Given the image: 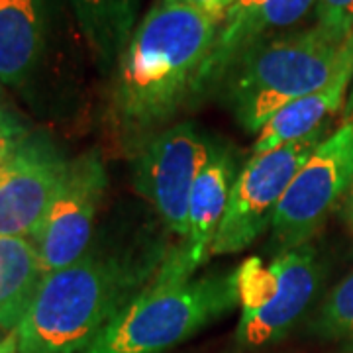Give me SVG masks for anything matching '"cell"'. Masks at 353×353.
<instances>
[{
  "instance_id": "cell-1",
  "label": "cell",
  "mask_w": 353,
  "mask_h": 353,
  "mask_svg": "<svg viewBox=\"0 0 353 353\" xmlns=\"http://www.w3.org/2000/svg\"><path fill=\"white\" fill-rule=\"evenodd\" d=\"M218 16L157 0L114 69L112 110L124 139L143 141L192 101L220 26Z\"/></svg>"
},
{
  "instance_id": "cell-2",
  "label": "cell",
  "mask_w": 353,
  "mask_h": 353,
  "mask_svg": "<svg viewBox=\"0 0 353 353\" xmlns=\"http://www.w3.org/2000/svg\"><path fill=\"white\" fill-rule=\"evenodd\" d=\"M148 271L88 252L48 273L16 330L18 353H83L139 292Z\"/></svg>"
},
{
  "instance_id": "cell-3",
  "label": "cell",
  "mask_w": 353,
  "mask_h": 353,
  "mask_svg": "<svg viewBox=\"0 0 353 353\" xmlns=\"http://www.w3.org/2000/svg\"><path fill=\"white\" fill-rule=\"evenodd\" d=\"M340 48L318 26L283 34L250 51L218 90L243 132L257 134L283 106L328 83Z\"/></svg>"
},
{
  "instance_id": "cell-4",
  "label": "cell",
  "mask_w": 353,
  "mask_h": 353,
  "mask_svg": "<svg viewBox=\"0 0 353 353\" xmlns=\"http://www.w3.org/2000/svg\"><path fill=\"white\" fill-rule=\"evenodd\" d=\"M236 304V271L185 283H153L114 316L83 353H163Z\"/></svg>"
},
{
  "instance_id": "cell-5",
  "label": "cell",
  "mask_w": 353,
  "mask_h": 353,
  "mask_svg": "<svg viewBox=\"0 0 353 353\" xmlns=\"http://www.w3.org/2000/svg\"><path fill=\"white\" fill-rule=\"evenodd\" d=\"M241 343L259 347L279 340L314 299L322 269L316 250L306 243L283 252L271 263L250 257L236 271Z\"/></svg>"
},
{
  "instance_id": "cell-6",
  "label": "cell",
  "mask_w": 353,
  "mask_h": 353,
  "mask_svg": "<svg viewBox=\"0 0 353 353\" xmlns=\"http://www.w3.org/2000/svg\"><path fill=\"white\" fill-rule=\"evenodd\" d=\"M326 128L277 150L253 153L234 181L210 255L243 252L271 228L294 175L326 138Z\"/></svg>"
},
{
  "instance_id": "cell-7",
  "label": "cell",
  "mask_w": 353,
  "mask_h": 353,
  "mask_svg": "<svg viewBox=\"0 0 353 353\" xmlns=\"http://www.w3.org/2000/svg\"><path fill=\"white\" fill-rule=\"evenodd\" d=\"M353 185V124L341 126L299 169L273 218V240L283 252L306 245Z\"/></svg>"
},
{
  "instance_id": "cell-8",
  "label": "cell",
  "mask_w": 353,
  "mask_h": 353,
  "mask_svg": "<svg viewBox=\"0 0 353 353\" xmlns=\"http://www.w3.org/2000/svg\"><path fill=\"white\" fill-rule=\"evenodd\" d=\"M210 141L190 122L155 132L134 157V187L155 208L163 226L185 240L189 202Z\"/></svg>"
},
{
  "instance_id": "cell-9",
  "label": "cell",
  "mask_w": 353,
  "mask_h": 353,
  "mask_svg": "<svg viewBox=\"0 0 353 353\" xmlns=\"http://www.w3.org/2000/svg\"><path fill=\"white\" fill-rule=\"evenodd\" d=\"M106 187L108 175L97 148L69 161L63 183L34 238L46 275L87 255Z\"/></svg>"
},
{
  "instance_id": "cell-10",
  "label": "cell",
  "mask_w": 353,
  "mask_h": 353,
  "mask_svg": "<svg viewBox=\"0 0 353 353\" xmlns=\"http://www.w3.org/2000/svg\"><path fill=\"white\" fill-rule=\"evenodd\" d=\"M69 161L46 136H28L0 163V236L36 238Z\"/></svg>"
},
{
  "instance_id": "cell-11",
  "label": "cell",
  "mask_w": 353,
  "mask_h": 353,
  "mask_svg": "<svg viewBox=\"0 0 353 353\" xmlns=\"http://www.w3.org/2000/svg\"><path fill=\"white\" fill-rule=\"evenodd\" d=\"M320 0H234L228 8L194 85L192 99L218 90L226 75L241 59L269 39L304 20Z\"/></svg>"
},
{
  "instance_id": "cell-12",
  "label": "cell",
  "mask_w": 353,
  "mask_h": 353,
  "mask_svg": "<svg viewBox=\"0 0 353 353\" xmlns=\"http://www.w3.org/2000/svg\"><path fill=\"white\" fill-rule=\"evenodd\" d=\"M236 176L232 153L222 143H210L208 159L202 165L190 194L187 236L159 267L153 283L169 285L190 281L194 271L208 259Z\"/></svg>"
},
{
  "instance_id": "cell-13",
  "label": "cell",
  "mask_w": 353,
  "mask_h": 353,
  "mask_svg": "<svg viewBox=\"0 0 353 353\" xmlns=\"http://www.w3.org/2000/svg\"><path fill=\"white\" fill-rule=\"evenodd\" d=\"M353 81V32L340 48L338 69L322 88L283 106L259 132L253 153L277 150L285 143L303 139L316 130L328 126L330 116L338 112Z\"/></svg>"
},
{
  "instance_id": "cell-14",
  "label": "cell",
  "mask_w": 353,
  "mask_h": 353,
  "mask_svg": "<svg viewBox=\"0 0 353 353\" xmlns=\"http://www.w3.org/2000/svg\"><path fill=\"white\" fill-rule=\"evenodd\" d=\"M50 0H0V85L20 88L46 51Z\"/></svg>"
},
{
  "instance_id": "cell-15",
  "label": "cell",
  "mask_w": 353,
  "mask_h": 353,
  "mask_svg": "<svg viewBox=\"0 0 353 353\" xmlns=\"http://www.w3.org/2000/svg\"><path fill=\"white\" fill-rule=\"evenodd\" d=\"M46 271L32 238L0 236V330L16 332L34 303Z\"/></svg>"
},
{
  "instance_id": "cell-16",
  "label": "cell",
  "mask_w": 353,
  "mask_h": 353,
  "mask_svg": "<svg viewBox=\"0 0 353 353\" xmlns=\"http://www.w3.org/2000/svg\"><path fill=\"white\" fill-rule=\"evenodd\" d=\"M101 71L116 69L136 30L138 0H69Z\"/></svg>"
},
{
  "instance_id": "cell-17",
  "label": "cell",
  "mask_w": 353,
  "mask_h": 353,
  "mask_svg": "<svg viewBox=\"0 0 353 353\" xmlns=\"http://www.w3.org/2000/svg\"><path fill=\"white\" fill-rule=\"evenodd\" d=\"M316 330L326 338L341 341L353 353V273L328 294L320 308Z\"/></svg>"
},
{
  "instance_id": "cell-18",
  "label": "cell",
  "mask_w": 353,
  "mask_h": 353,
  "mask_svg": "<svg viewBox=\"0 0 353 353\" xmlns=\"http://www.w3.org/2000/svg\"><path fill=\"white\" fill-rule=\"evenodd\" d=\"M316 26L343 43L353 32V0H320L316 6Z\"/></svg>"
},
{
  "instance_id": "cell-19",
  "label": "cell",
  "mask_w": 353,
  "mask_h": 353,
  "mask_svg": "<svg viewBox=\"0 0 353 353\" xmlns=\"http://www.w3.org/2000/svg\"><path fill=\"white\" fill-rule=\"evenodd\" d=\"M28 136L30 132L22 124V120L12 110L0 104V163L10 157Z\"/></svg>"
},
{
  "instance_id": "cell-20",
  "label": "cell",
  "mask_w": 353,
  "mask_h": 353,
  "mask_svg": "<svg viewBox=\"0 0 353 353\" xmlns=\"http://www.w3.org/2000/svg\"><path fill=\"white\" fill-rule=\"evenodd\" d=\"M171 2H179V4H185V6H192V8H199L202 12L212 14L222 18L224 12L232 6L234 0H171Z\"/></svg>"
},
{
  "instance_id": "cell-21",
  "label": "cell",
  "mask_w": 353,
  "mask_h": 353,
  "mask_svg": "<svg viewBox=\"0 0 353 353\" xmlns=\"http://www.w3.org/2000/svg\"><path fill=\"white\" fill-rule=\"evenodd\" d=\"M0 353H18V336H16V332L6 334L0 340Z\"/></svg>"
},
{
  "instance_id": "cell-22",
  "label": "cell",
  "mask_w": 353,
  "mask_h": 353,
  "mask_svg": "<svg viewBox=\"0 0 353 353\" xmlns=\"http://www.w3.org/2000/svg\"><path fill=\"white\" fill-rule=\"evenodd\" d=\"M343 122H352L353 124V87H352V92L347 94L345 106H343Z\"/></svg>"
},
{
  "instance_id": "cell-23",
  "label": "cell",
  "mask_w": 353,
  "mask_h": 353,
  "mask_svg": "<svg viewBox=\"0 0 353 353\" xmlns=\"http://www.w3.org/2000/svg\"><path fill=\"white\" fill-rule=\"evenodd\" d=\"M347 218H350V224L353 228V185L350 189V196H347Z\"/></svg>"
},
{
  "instance_id": "cell-24",
  "label": "cell",
  "mask_w": 353,
  "mask_h": 353,
  "mask_svg": "<svg viewBox=\"0 0 353 353\" xmlns=\"http://www.w3.org/2000/svg\"><path fill=\"white\" fill-rule=\"evenodd\" d=\"M0 332H2V330H0ZM2 338H4V336H2V334H0V340H2Z\"/></svg>"
}]
</instances>
